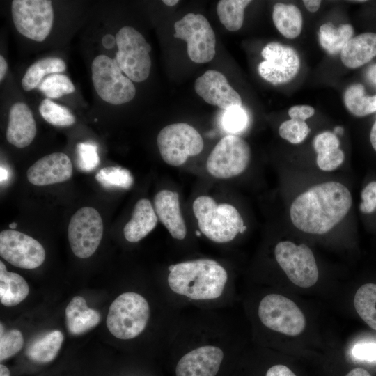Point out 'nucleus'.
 Instances as JSON below:
<instances>
[{
  "mask_svg": "<svg viewBox=\"0 0 376 376\" xmlns=\"http://www.w3.org/2000/svg\"><path fill=\"white\" fill-rule=\"evenodd\" d=\"M352 205L348 189L338 182L316 185L292 202L290 216L299 230L311 234L329 232L347 214Z\"/></svg>",
  "mask_w": 376,
  "mask_h": 376,
  "instance_id": "obj_1",
  "label": "nucleus"
},
{
  "mask_svg": "<svg viewBox=\"0 0 376 376\" xmlns=\"http://www.w3.org/2000/svg\"><path fill=\"white\" fill-rule=\"evenodd\" d=\"M168 284L178 295L194 300L219 297L228 280L226 270L212 259H198L169 266Z\"/></svg>",
  "mask_w": 376,
  "mask_h": 376,
  "instance_id": "obj_2",
  "label": "nucleus"
},
{
  "mask_svg": "<svg viewBox=\"0 0 376 376\" xmlns=\"http://www.w3.org/2000/svg\"><path fill=\"white\" fill-rule=\"evenodd\" d=\"M193 212L201 232L215 242L233 240L244 226L240 212L233 205L217 204L208 196L195 199Z\"/></svg>",
  "mask_w": 376,
  "mask_h": 376,
  "instance_id": "obj_3",
  "label": "nucleus"
},
{
  "mask_svg": "<svg viewBox=\"0 0 376 376\" xmlns=\"http://www.w3.org/2000/svg\"><path fill=\"white\" fill-rule=\"evenodd\" d=\"M150 316L147 300L141 295L127 292L120 295L109 306L107 327L119 339H132L146 328Z\"/></svg>",
  "mask_w": 376,
  "mask_h": 376,
  "instance_id": "obj_4",
  "label": "nucleus"
},
{
  "mask_svg": "<svg viewBox=\"0 0 376 376\" xmlns=\"http://www.w3.org/2000/svg\"><path fill=\"white\" fill-rule=\"evenodd\" d=\"M118 52L114 58L122 72L132 81L141 82L150 74L151 47L133 27H122L116 35Z\"/></svg>",
  "mask_w": 376,
  "mask_h": 376,
  "instance_id": "obj_5",
  "label": "nucleus"
},
{
  "mask_svg": "<svg viewBox=\"0 0 376 376\" xmlns=\"http://www.w3.org/2000/svg\"><path fill=\"white\" fill-rule=\"evenodd\" d=\"M91 71L94 88L104 101L118 105L134 97L136 88L132 81L123 74L115 59L99 55L92 62Z\"/></svg>",
  "mask_w": 376,
  "mask_h": 376,
  "instance_id": "obj_6",
  "label": "nucleus"
},
{
  "mask_svg": "<svg viewBox=\"0 0 376 376\" xmlns=\"http://www.w3.org/2000/svg\"><path fill=\"white\" fill-rule=\"evenodd\" d=\"M157 143L162 159L173 166L182 165L189 157L201 153L204 147L199 132L184 123L171 124L162 129Z\"/></svg>",
  "mask_w": 376,
  "mask_h": 376,
  "instance_id": "obj_7",
  "label": "nucleus"
},
{
  "mask_svg": "<svg viewBox=\"0 0 376 376\" xmlns=\"http://www.w3.org/2000/svg\"><path fill=\"white\" fill-rule=\"evenodd\" d=\"M174 37L187 42V54L196 63L212 60L216 38L208 20L201 14L187 13L174 24Z\"/></svg>",
  "mask_w": 376,
  "mask_h": 376,
  "instance_id": "obj_8",
  "label": "nucleus"
},
{
  "mask_svg": "<svg viewBox=\"0 0 376 376\" xmlns=\"http://www.w3.org/2000/svg\"><path fill=\"white\" fill-rule=\"evenodd\" d=\"M251 149L242 138L228 134L223 137L210 153L206 163L210 175L227 179L241 174L247 167Z\"/></svg>",
  "mask_w": 376,
  "mask_h": 376,
  "instance_id": "obj_9",
  "label": "nucleus"
},
{
  "mask_svg": "<svg viewBox=\"0 0 376 376\" xmlns=\"http://www.w3.org/2000/svg\"><path fill=\"white\" fill-rule=\"evenodd\" d=\"M258 316L265 327L288 336L299 335L306 327L304 315L297 304L278 294L263 298L258 306Z\"/></svg>",
  "mask_w": 376,
  "mask_h": 376,
  "instance_id": "obj_10",
  "label": "nucleus"
},
{
  "mask_svg": "<svg viewBox=\"0 0 376 376\" xmlns=\"http://www.w3.org/2000/svg\"><path fill=\"white\" fill-rule=\"evenodd\" d=\"M274 255L281 269L296 285L310 288L317 283L319 274L315 259L306 244L282 241L276 245Z\"/></svg>",
  "mask_w": 376,
  "mask_h": 376,
  "instance_id": "obj_11",
  "label": "nucleus"
},
{
  "mask_svg": "<svg viewBox=\"0 0 376 376\" xmlns=\"http://www.w3.org/2000/svg\"><path fill=\"white\" fill-rule=\"evenodd\" d=\"M14 25L19 33L37 42L49 36L54 11L49 0H14L11 6Z\"/></svg>",
  "mask_w": 376,
  "mask_h": 376,
  "instance_id": "obj_12",
  "label": "nucleus"
},
{
  "mask_svg": "<svg viewBox=\"0 0 376 376\" xmlns=\"http://www.w3.org/2000/svg\"><path fill=\"white\" fill-rule=\"evenodd\" d=\"M102 235V219L95 208L81 207L71 217L68 235L71 249L77 257H91L97 249Z\"/></svg>",
  "mask_w": 376,
  "mask_h": 376,
  "instance_id": "obj_13",
  "label": "nucleus"
},
{
  "mask_svg": "<svg viewBox=\"0 0 376 376\" xmlns=\"http://www.w3.org/2000/svg\"><path fill=\"white\" fill-rule=\"evenodd\" d=\"M261 56L264 61L258 65L259 75L274 85L289 82L299 70V55L288 45L277 42H269L262 49Z\"/></svg>",
  "mask_w": 376,
  "mask_h": 376,
  "instance_id": "obj_14",
  "label": "nucleus"
},
{
  "mask_svg": "<svg viewBox=\"0 0 376 376\" xmlns=\"http://www.w3.org/2000/svg\"><path fill=\"white\" fill-rule=\"evenodd\" d=\"M0 255L11 265L22 269H35L45 259V250L34 238L15 230L0 233Z\"/></svg>",
  "mask_w": 376,
  "mask_h": 376,
  "instance_id": "obj_15",
  "label": "nucleus"
},
{
  "mask_svg": "<svg viewBox=\"0 0 376 376\" xmlns=\"http://www.w3.org/2000/svg\"><path fill=\"white\" fill-rule=\"evenodd\" d=\"M194 89L207 103L220 109L227 110L233 107L242 106L240 95L219 71L207 70L196 79Z\"/></svg>",
  "mask_w": 376,
  "mask_h": 376,
  "instance_id": "obj_16",
  "label": "nucleus"
},
{
  "mask_svg": "<svg viewBox=\"0 0 376 376\" xmlns=\"http://www.w3.org/2000/svg\"><path fill=\"white\" fill-rule=\"evenodd\" d=\"M223 359L219 347L201 346L181 357L176 366V376H216Z\"/></svg>",
  "mask_w": 376,
  "mask_h": 376,
  "instance_id": "obj_17",
  "label": "nucleus"
},
{
  "mask_svg": "<svg viewBox=\"0 0 376 376\" xmlns=\"http://www.w3.org/2000/svg\"><path fill=\"white\" fill-rule=\"evenodd\" d=\"M72 164L67 155L54 152L39 159L26 173L29 182L37 186L60 183L70 179Z\"/></svg>",
  "mask_w": 376,
  "mask_h": 376,
  "instance_id": "obj_18",
  "label": "nucleus"
},
{
  "mask_svg": "<svg viewBox=\"0 0 376 376\" xmlns=\"http://www.w3.org/2000/svg\"><path fill=\"white\" fill-rule=\"evenodd\" d=\"M36 124L29 107L23 102H15L10 109L6 139L17 148L28 146L36 134Z\"/></svg>",
  "mask_w": 376,
  "mask_h": 376,
  "instance_id": "obj_19",
  "label": "nucleus"
},
{
  "mask_svg": "<svg viewBox=\"0 0 376 376\" xmlns=\"http://www.w3.org/2000/svg\"><path fill=\"white\" fill-rule=\"evenodd\" d=\"M154 207L158 219L171 235L175 239L183 240L187 235V228L180 208L178 194L166 189L159 191L154 198Z\"/></svg>",
  "mask_w": 376,
  "mask_h": 376,
  "instance_id": "obj_20",
  "label": "nucleus"
},
{
  "mask_svg": "<svg viewBox=\"0 0 376 376\" xmlns=\"http://www.w3.org/2000/svg\"><path fill=\"white\" fill-rule=\"evenodd\" d=\"M158 217L150 201L139 200L134 207L132 218L123 228L125 238L130 242H137L156 226Z\"/></svg>",
  "mask_w": 376,
  "mask_h": 376,
  "instance_id": "obj_21",
  "label": "nucleus"
},
{
  "mask_svg": "<svg viewBox=\"0 0 376 376\" xmlns=\"http://www.w3.org/2000/svg\"><path fill=\"white\" fill-rule=\"evenodd\" d=\"M65 324L72 335L82 334L96 327L100 322V313L87 306L86 299L81 296L74 297L65 311Z\"/></svg>",
  "mask_w": 376,
  "mask_h": 376,
  "instance_id": "obj_22",
  "label": "nucleus"
},
{
  "mask_svg": "<svg viewBox=\"0 0 376 376\" xmlns=\"http://www.w3.org/2000/svg\"><path fill=\"white\" fill-rule=\"evenodd\" d=\"M376 56V33L366 32L352 37L340 52L342 63L349 68H359Z\"/></svg>",
  "mask_w": 376,
  "mask_h": 376,
  "instance_id": "obj_23",
  "label": "nucleus"
},
{
  "mask_svg": "<svg viewBox=\"0 0 376 376\" xmlns=\"http://www.w3.org/2000/svg\"><path fill=\"white\" fill-rule=\"evenodd\" d=\"M313 143L318 154L316 163L321 170L334 171L343 163L344 152L340 149V141L334 132L327 131L318 134Z\"/></svg>",
  "mask_w": 376,
  "mask_h": 376,
  "instance_id": "obj_24",
  "label": "nucleus"
},
{
  "mask_svg": "<svg viewBox=\"0 0 376 376\" xmlns=\"http://www.w3.org/2000/svg\"><path fill=\"white\" fill-rule=\"evenodd\" d=\"M29 287L19 274L8 272L0 261V301L5 306H14L22 302L29 295Z\"/></svg>",
  "mask_w": 376,
  "mask_h": 376,
  "instance_id": "obj_25",
  "label": "nucleus"
},
{
  "mask_svg": "<svg viewBox=\"0 0 376 376\" xmlns=\"http://www.w3.org/2000/svg\"><path fill=\"white\" fill-rule=\"evenodd\" d=\"M272 20L276 29L286 38L294 39L301 32L303 18L300 10L294 4H274Z\"/></svg>",
  "mask_w": 376,
  "mask_h": 376,
  "instance_id": "obj_26",
  "label": "nucleus"
},
{
  "mask_svg": "<svg viewBox=\"0 0 376 376\" xmlns=\"http://www.w3.org/2000/svg\"><path fill=\"white\" fill-rule=\"evenodd\" d=\"M63 339V334L61 331H49L31 342L26 349V356L36 363H49L57 356Z\"/></svg>",
  "mask_w": 376,
  "mask_h": 376,
  "instance_id": "obj_27",
  "label": "nucleus"
},
{
  "mask_svg": "<svg viewBox=\"0 0 376 376\" xmlns=\"http://www.w3.org/2000/svg\"><path fill=\"white\" fill-rule=\"evenodd\" d=\"M351 24H341L335 27L331 22L323 24L319 29V42L329 54L340 53L345 45L353 37Z\"/></svg>",
  "mask_w": 376,
  "mask_h": 376,
  "instance_id": "obj_28",
  "label": "nucleus"
},
{
  "mask_svg": "<svg viewBox=\"0 0 376 376\" xmlns=\"http://www.w3.org/2000/svg\"><path fill=\"white\" fill-rule=\"evenodd\" d=\"M65 68V63L60 58L40 59L27 69L22 79V86L24 91H29L38 87L45 75L64 72Z\"/></svg>",
  "mask_w": 376,
  "mask_h": 376,
  "instance_id": "obj_29",
  "label": "nucleus"
},
{
  "mask_svg": "<svg viewBox=\"0 0 376 376\" xmlns=\"http://www.w3.org/2000/svg\"><path fill=\"white\" fill-rule=\"evenodd\" d=\"M343 101L348 111L358 117L376 111V95H366L364 86L361 84L350 85L344 92Z\"/></svg>",
  "mask_w": 376,
  "mask_h": 376,
  "instance_id": "obj_30",
  "label": "nucleus"
},
{
  "mask_svg": "<svg viewBox=\"0 0 376 376\" xmlns=\"http://www.w3.org/2000/svg\"><path fill=\"white\" fill-rule=\"evenodd\" d=\"M354 305L360 318L376 330V284L361 285L354 295Z\"/></svg>",
  "mask_w": 376,
  "mask_h": 376,
  "instance_id": "obj_31",
  "label": "nucleus"
},
{
  "mask_svg": "<svg viewBox=\"0 0 376 376\" xmlns=\"http://www.w3.org/2000/svg\"><path fill=\"white\" fill-rule=\"evenodd\" d=\"M251 3L249 0H221L217 13L221 23L230 31L239 30L244 22V10Z\"/></svg>",
  "mask_w": 376,
  "mask_h": 376,
  "instance_id": "obj_32",
  "label": "nucleus"
},
{
  "mask_svg": "<svg viewBox=\"0 0 376 376\" xmlns=\"http://www.w3.org/2000/svg\"><path fill=\"white\" fill-rule=\"evenodd\" d=\"M95 179L105 188L127 189L134 182L130 171L120 166L104 167L96 174Z\"/></svg>",
  "mask_w": 376,
  "mask_h": 376,
  "instance_id": "obj_33",
  "label": "nucleus"
},
{
  "mask_svg": "<svg viewBox=\"0 0 376 376\" xmlns=\"http://www.w3.org/2000/svg\"><path fill=\"white\" fill-rule=\"evenodd\" d=\"M41 116L51 125L67 127L75 123V118L65 107L58 104L49 98H45L39 105Z\"/></svg>",
  "mask_w": 376,
  "mask_h": 376,
  "instance_id": "obj_34",
  "label": "nucleus"
},
{
  "mask_svg": "<svg viewBox=\"0 0 376 376\" xmlns=\"http://www.w3.org/2000/svg\"><path fill=\"white\" fill-rule=\"evenodd\" d=\"M38 88L47 98L52 99L72 93L75 90L70 78L60 73L52 74L44 78Z\"/></svg>",
  "mask_w": 376,
  "mask_h": 376,
  "instance_id": "obj_35",
  "label": "nucleus"
},
{
  "mask_svg": "<svg viewBox=\"0 0 376 376\" xmlns=\"http://www.w3.org/2000/svg\"><path fill=\"white\" fill-rule=\"evenodd\" d=\"M77 168L85 172L95 169L100 163L97 146L93 142L78 143L75 148Z\"/></svg>",
  "mask_w": 376,
  "mask_h": 376,
  "instance_id": "obj_36",
  "label": "nucleus"
},
{
  "mask_svg": "<svg viewBox=\"0 0 376 376\" xmlns=\"http://www.w3.org/2000/svg\"><path fill=\"white\" fill-rule=\"evenodd\" d=\"M24 345V338L20 331L10 329L5 331L1 323L0 360L2 361L17 353Z\"/></svg>",
  "mask_w": 376,
  "mask_h": 376,
  "instance_id": "obj_37",
  "label": "nucleus"
},
{
  "mask_svg": "<svg viewBox=\"0 0 376 376\" xmlns=\"http://www.w3.org/2000/svg\"><path fill=\"white\" fill-rule=\"evenodd\" d=\"M310 130L305 121L290 119L281 124L279 133L282 139L291 143L297 144L306 138Z\"/></svg>",
  "mask_w": 376,
  "mask_h": 376,
  "instance_id": "obj_38",
  "label": "nucleus"
},
{
  "mask_svg": "<svg viewBox=\"0 0 376 376\" xmlns=\"http://www.w3.org/2000/svg\"><path fill=\"white\" fill-rule=\"evenodd\" d=\"M249 122L248 115L242 106L233 107L222 116V126L229 133L237 134L246 127Z\"/></svg>",
  "mask_w": 376,
  "mask_h": 376,
  "instance_id": "obj_39",
  "label": "nucleus"
},
{
  "mask_svg": "<svg viewBox=\"0 0 376 376\" xmlns=\"http://www.w3.org/2000/svg\"><path fill=\"white\" fill-rule=\"evenodd\" d=\"M361 197L360 210L366 214L373 212L376 208V182H370L362 190Z\"/></svg>",
  "mask_w": 376,
  "mask_h": 376,
  "instance_id": "obj_40",
  "label": "nucleus"
},
{
  "mask_svg": "<svg viewBox=\"0 0 376 376\" xmlns=\"http://www.w3.org/2000/svg\"><path fill=\"white\" fill-rule=\"evenodd\" d=\"M352 354L355 358L361 360L376 361V343H357L352 347Z\"/></svg>",
  "mask_w": 376,
  "mask_h": 376,
  "instance_id": "obj_41",
  "label": "nucleus"
},
{
  "mask_svg": "<svg viewBox=\"0 0 376 376\" xmlns=\"http://www.w3.org/2000/svg\"><path fill=\"white\" fill-rule=\"evenodd\" d=\"M314 113L315 109L313 107L304 104L293 106L288 110V115L291 119L302 121L311 118Z\"/></svg>",
  "mask_w": 376,
  "mask_h": 376,
  "instance_id": "obj_42",
  "label": "nucleus"
},
{
  "mask_svg": "<svg viewBox=\"0 0 376 376\" xmlns=\"http://www.w3.org/2000/svg\"><path fill=\"white\" fill-rule=\"evenodd\" d=\"M266 376H296L287 366L275 365L268 369Z\"/></svg>",
  "mask_w": 376,
  "mask_h": 376,
  "instance_id": "obj_43",
  "label": "nucleus"
},
{
  "mask_svg": "<svg viewBox=\"0 0 376 376\" xmlns=\"http://www.w3.org/2000/svg\"><path fill=\"white\" fill-rule=\"evenodd\" d=\"M304 5L306 8L311 13H315L318 10L321 1L320 0H304Z\"/></svg>",
  "mask_w": 376,
  "mask_h": 376,
  "instance_id": "obj_44",
  "label": "nucleus"
},
{
  "mask_svg": "<svg viewBox=\"0 0 376 376\" xmlns=\"http://www.w3.org/2000/svg\"><path fill=\"white\" fill-rule=\"evenodd\" d=\"M102 43L106 49H111L116 44V37L111 34H107L103 36Z\"/></svg>",
  "mask_w": 376,
  "mask_h": 376,
  "instance_id": "obj_45",
  "label": "nucleus"
},
{
  "mask_svg": "<svg viewBox=\"0 0 376 376\" xmlns=\"http://www.w3.org/2000/svg\"><path fill=\"white\" fill-rule=\"evenodd\" d=\"M366 78L370 84L376 86V63L369 67L366 72Z\"/></svg>",
  "mask_w": 376,
  "mask_h": 376,
  "instance_id": "obj_46",
  "label": "nucleus"
},
{
  "mask_svg": "<svg viewBox=\"0 0 376 376\" xmlns=\"http://www.w3.org/2000/svg\"><path fill=\"white\" fill-rule=\"evenodd\" d=\"M345 376H371V375L363 368H356L350 371Z\"/></svg>",
  "mask_w": 376,
  "mask_h": 376,
  "instance_id": "obj_47",
  "label": "nucleus"
},
{
  "mask_svg": "<svg viewBox=\"0 0 376 376\" xmlns=\"http://www.w3.org/2000/svg\"><path fill=\"white\" fill-rule=\"evenodd\" d=\"M8 69V64L2 55L0 56V81L4 78Z\"/></svg>",
  "mask_w": 376,
  "mask_h": 376,
  "instance_id": "obj_48",
  "label": "nucleus"
},
{
  "mask_svg": "<svg viewBox=\"0 0 376 376\" xmlns=\"http://www.w3.org/2000/svg\"><path fill=\"white\" fill-rule=\"evenodd\" d=\"M370 140L373 148L376 151V121L374 123L371 128Z\"/></svg>",
  "mask_w": 376,
  "mask_h": 376,
  "instance_id": "obj_49",
  "label": "nucleus"
},
{
  "mask_svg": "<svg viewBox=\"0 0 376 376\" xmlns=\"http://www.w3.org/2000/svg\"><path fill=\"white\" fill-rule=\"evenodd\" d=\"M0 170V181L2 184L3 182H5L8 180L9 173L8 170L2 166H1Z\"/></svg>",
  "mask_w": 376,
  "mask_h": 376,
  "instance_id": "obj_50",
  "label": "nucleus"
},
{
  "mask_svg": "<svg viewBox=\"0 0 376 376\" xmlns=\"http://www.w3.org/2000/svg\"><path fill=\"white\" fill-rule=\"evenodd\" d=\"M0 376H10V370L5 365H0Z\"/></svg>",
  "mask_w": 376,
  "mask_h": 376,
  "instance_id": "obj_51",
  "label": "nucleus"
},
{
  "mask_svg": "<svg viewBox=\"0 0 376 376\" xmlns=\"http://www.w3.org/2000/svg\"><path fill=\"white\" fill-rule=\"evenodd\" d=\"M162 2L165 5L171 7V6H175L179 2V1H178V0H164V1H162Z\"/></svg>",
  "mask_w": 376,
  "mask_h": 376,
  "instance_id": "obj_52",
  "label": "nucleus"
},
{
  "mask_svg": "<svg viewBox=\"0 0 376 376\" xmlns=\"http://www.w3.org/2000/svg\"><path fill=\"white\" fill-rule=\"evenodd\" d=\"M343 128L342 127H340V126H338V127H336L334 128V133L336 134H343Z\"/></svg>",
  "mask_w": 376,
  "mask_h": 376,
  "instance_id": "obj_53",
  "label": "nucleus"
},
{
  "mask_svg": "<svg viewBox=\"0 0 376 376\" xmlns=\"http://www.w3.org/2000/svg\"><path fill=\"white\" fill-rule=\"evenodd\" d=\"M17 226V224L15 223V222H13L11 224H9V227L11 228V229H15Z\"/></svg>",
  "mask_w": 376,
  "mask_h": 376,
  "instance_id": "obj_54",
  "label": "nucleus"
}]
</instances>
